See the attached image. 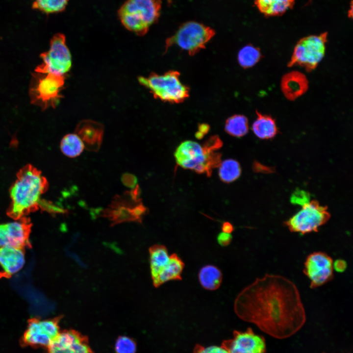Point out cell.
<instances>
[{"label": "cell", "mask_w": 353, "mask_h": 353, "mask_svg": "<svg viewBox=\"0 0 353 353\" xmlns=\"http://www.w3.org/2000/svg\"><path fill=\"white\" fill-rule=\"evenodd\" d=\"M328 33L302 38L295 45L287 66H299L307 72L314 70L323 58L326 52Z\"/></svg>", "instance_id": "obj_8"}, {"label": "cell", "mask_w": 353, "mask_h": 353, "mask_svg": "<svg viewBox=\"0 0 353 353\" xmlns=\"http://www.w3.org/2000/svg\"><path fill=\"white\" fill-rule=\"evenodd\" d=\"M180 73L170 70L159 75L151 73L148 76H140L139 83L146 87L154 98L171 103L183 102L189 96V87L180 80Z\"/></svg>", "instance_id": "obj_5"}, {"label": "cell", "mask_w": 353, "mask_h": 353, "mask_svg": "<svg viewBox=\"0 0 353 353\" xmlns=\"http://www.w3.org/2000/svg\"><path fill=\"white\" fill-rule=\"evenodd\" d=\"M139 201H133L128 191H126L122 196L115 195L108 206L101 210L100 215L109 220L111 227L124 222L139 223L133 211L134 205Z\"/></svg>", "instance_id": "obj_15"}, {"label": "cell", "mask_w": 353, "mask_h": 353, "mask_svg": "<svg viewBox=\"0 0 353 353\" xmlns=\"http://www.w3.org/2000/svg\"><path fill=\"white\" fill-rule=\"evenodd\" d=\"M25 258L21 248L6 246L0 248V267L3 273L12 276L25 265Z\"/></svg>", "instance_id": "obj_19"}, {"label": "cell", "mask_w": 353, "mask_h": 353, "mask_svg": "<svg viewBox=\"0 0 353 353\" xmlns=\"http://www.w3.org/2000/svg\"><path fill=\"white\" fill-rule=\"evenodd\" d=\"M185 264L182 260L176 253L170 255L168 262L152 280L154 287H158L163 283L171 280H182L181 275Z\"/></svg>", "instance_id": "obj_20"}, {"label": "cell", "mask_w": 353, "mask_h": 353, "mask_svg": "<svg viewBox=\"0 0 353 353\" xmlns=\"http://www.w3.org/2000/svg\"><path fill=\"white\" fill-rule=\"evenodd\" d=\"M59 318L32 319L21 338L23 346L47 348L58 335Z\"/></svg>", "instance_id": "obj_11"}, {"label": "cell", "mask_w": 353, "mask_h": 353, "mask_svg": "<svg viewBox=\"0 0 353 353\" xmlns=\"http://www.w3.org/2000/svg\"><path fill=\"white\" fill-rule=\"evenodd\" d=\"M241 173V169L238 161L228 159L221 162L219 165V176L224 182L230 183L236 180Z\"/></svg>", "instance_id": "obj_28"}, {"label": "cell", "mask_w": 353, "mask_h": 353, "mask_svg": "<svg viewBox=\"0 0 353 353\" xmlns=\"http://www.w3.org/2000/svg\"><path fill=\"white\" fill-rule=\"evenodd\" d=\"M222 145L217 135L210 137L202 146L193 141H184L175 152L176 162L183 168L210 176L212 169L221 162V154L216 151Z\"/></svg>", "instance_id": "obj_3"}, {"label": "cell", "mask_w": 353, "mask_h": 353, "mask_svg": "<svg viewBox=\"0 0 353 353\" xmlns=\"http://www.w3.org/2000/svg\"><path fill=\"white\" fill-rule=\"evenodd\" d=\"M234 230V227L232 225L228 222L223 223L222 226V232L231 233Z\"/></svg>", "instance_id": "obj_37"}, {"label": "cell", "mask_w": 353, "mask_h": 353, "mask_svg": "<svg viewBox=\"0 0 353 353\" xmlns=\"http://www.w3.org/2000/svg\"><path fill=\"white\" fill-rule=\"evenodd\" d=\"M149 254L151 277L153 280L168 262L170 255L167 248L160 244L151 247Z\"/></svg>", "instance_id": "obj_23"}, {"label": "cell", "mask_w": 353, "mask_h": 353, "mask_svg": "<svg viewBox=\"0 0 353 353\" xmlns=\"http://www.w3.org/2000/svg\"><path fill=\"white\" fill-rule=\"evenodd\" d=\"M30 224L24 217L0 224V248L11 246L22 248L28 243Z\"/></svg>", "instance_id": "obj_16"}, {"label": "cell", "mask_w": 353, "mask_h": 353, "mask_svg": "<svg viewBox=\"0 0 353 353\" xmlns=\"http://www.w3.org/2000/svg\"><path fill=\"white\" fill-rule=\"evenodd\" d=\"M69 0H35L32 8L47 14L63 11Z\"/></svg>", "instance_id": "obj_29"}, {"label": "cell", "mask_w": 353, "mask_h": 353, "mask_svg": "<svg viewBox=\"0 0 353 353\" xmlns=\"http://www.w3.org/2000/svg\"><path fill=\"white\" fill-rule=\"evenodd\" d=\"M280 88L284 97L293 101L304 94L308 88V81L302 73L296 71L285 74L282 77Z\"/></svg>", "instance_id": "obj_18"}, {"label": "cell", "mask_w": 353, "mask_h": 353, "mask_svg": "<svg viewBox=\"0 0 353 353\" xmlns=\"http://www.w3.org/2000/svg\"><path fill=\"white\" fill-rule=\"evenodd\" d=\"M48 188V181L39 170L30 165L25 166L10 188L8 215L19 219L39 208L53 214H68L67 209L42 199Z\"/></svg>", "instance_id": "obj_2"}, {"label": "cell", "mask_w": 353, "mask_h": 353, "mask_svg": "<svg viewBox=\"0 0 353 353\" xmlns=\"http://www.w3.org/2000/svg\"><path fill=\"white\" fill-rule=\"evenodd\" d=\"M60 148L66 156L74 158L79 156L84 149L83 142L76 133H69L62 139Z\"/></svg>", "instance_id": "obj_25"}, {"label": "cell", "mask_w": 353, "mask_h": 353, "mask_svg": "<svg viewBox=\"0 0 353 353\" xmlns=\"http://www.w3.org/2000/svg\"><path fill=\"white\" fill-rule=\"evenodd\" d=\"M122 182L126 186L133 188L137 184V178L133 174L126 173L121 178Z\"/></svg>", "instance_id": "obj_32"}, {"label": "cell", "mask_w": 353, "mask_h": 353, "mask_svg": "<svg viewBox=\"0 0 353 353\" xmlns=\"http://www.w3.org/2000/svg\"><path fill=\"white\" fill-rule=\"evenodd\" d=\"M225 130L233 137H243L249 130L248 118L241 114H235L229 117L226 121Z\"/></svg>", "instance_id": "obj_26"}, {"label": "cell", "mask_w": 353, "mask_h": 353, "mask_svg": "<svg viewBox=\"0 0 353 353\" xmlns=\"http://www.w3.org/2000/svg\"><path fill=\"white\" fill-rule=\"evenodd\" d=\"M210 127L209 126L206 124H201L198 126V130L196 133V137L199 139L202 138V137L208 133Z\"/></svg>", "instance_id": "obj_35"}, {"label": "cell", "mask_w": 353, "mask_h": 353, "mask_svg": "<svg viewBox=\"0 0 353 353\" xmlns=\"http://www.w3.org/2000/svg\"><path fill=\"white\" fill-rule=\"evenodd\" d=\"M42 62L35 72L64 76L72 65L71 55L66 44V38L62 33L55 34L50 40L49 50L41 54Z\"/></svg>", "instance_id": "obj_10"}, {"label": "cell", "mask_w": 353, "mask_h": 353, "mask_svg": "<svg viewBox=\"0 0 353 353\" xmlns=\"http://www.w3.org/2000/svg\"><path fill=\"white\" fill-rule=\"evenodd\" d=\"M64 76L36 73L32 75L29 94L31 102L45 110L54 107L61 96L64 84Z\"/></svg>", "instance_id": "obj_7"}, {"label": "cell", "mask_w": 353, "mask_h": 353, "mask_svg": "<svg viewBox=\"0 0 353 353\" xmlns=\"http://www.w3.org/2000/svg\"><path fill=\"white\" fill-rule=\"evenodd\" d=\"M162 0H127L118 10L122 25L138 35L147 33L160 15Z\"/></svg>", "instance_id": "obj_4"}, {"label": "cell", "mask_w": 353, "mask_h": 353, "mask_svg": "<svg viewBox=\"0 0 353 353\" xmlns=\"http://www.w3.org/2000/svg\"><path fill=\"white\" fill-rule=\"evenodd\" d=\"M330 218L328 207L313 200L303 204L302 209L285 221L284 224L291 232L305 234L318 232Z\"/></svg>", "instance_id": "obj_9"}, {"label": "cell", "mask_w": 353, "mask_h": 353, "mask_svg": "<svg viewBox=\"0 0 353 353\" xmlns=\"http://www.w3.org/2000/svg\"><path fill=\"white\" fill-rule=\"evenodd\" d=\"M128 192L131 199L133 201L135 202H138L141 200V199L140 198L141 189L138 184H136V186L130 191H128Z\"/></svg>", "instance_id": "obj_36"}, {"label": "cell", "mask_w": 353, "mask_h": 353, "mask_svg": "<svg viewBox=\"0 0 353 353\" xmlns=\"http://www.w3.org/2000/svg\"><path fill=\"white\" fill-rule=\"evenodd\" d=\"M221 346L228 353H266L264 338L251 328L244 331L234 330L233 338L224 340Z\"/></svg>", "instance_id": "obj_13"}, {"label": "cell", "mask_w": 353, "mask_h": 353, "mask_svg": "<svg viewBox=\"0 0 353 353\" xmlns=\"http://www.w3.org/2000/svg\"><path fill=\"white\" fill-rule=\"evenodd\" d=\"M295 0H255L259 11L266 16L281 15L292 8Z\"/></svg>", "instance_id": "obj_24"}, {"label": "cell", "mask_w": 353, "mask_h": 353, "mask_svg": "<svg viewBox=\"0 0 353 353\" xmlns=\"http://www.w3.org/2000/svg\"><path fill=\"white\" fill-rule=\"evenodd\" d=\"M114 349L116 353H135L136 343L132 338L120 336L115 342Z\"/></svg>", "instance_id": "obj_30"}, {"label": "cell", "mask_w": 353, "mask_h": 353, "mask_svg": "<svg viewBox=\"0 0 353 353\" xmlns=\"http://www.w3.org/2000/svg\"><path fill=\"white\" fill-rule=\"evenodd\" d=\"M333 270L339 273L344 272L347 267V264L345 260L342 259H337L333 262Z\"/></svg>", "instance_id": "obj_34"}, {"label": "cell", "mask_w": 353, "mask_h": 353, "mask_svg": "<svg viewBox=\"0 0 353 353\" xmlns=\"http://www.w3.org/2000/svg\"><path fill=\"white\" fill-rule=\"evenodd\" d=\"M198 279L201 285L204 289L216 290L221 286L223 274L217 266L207 264L200 269L198 273Z\"/></svg>", "instance_id": "obj_22"}, {"label": "cell", "mask_w": 353, "mask_h": 353, "mask_svg": "<svg viewBox=\"0 0 353 353\" xmlns=\"http://www.w3.org/2000/svg\"><path fill=\"white\" fill-rule=\"evenodd\" d=\"M257 117L252 125V130L258 138L270 139L278 133L275 119L271 115L256 111Z\"/></svg>", "instance_id": "obj_21"}, {"label": "cell", "mask_w": 353, "mask_h": 353, "mask_svg": "<svg viewBox=\"0 0 353 353\" xmlns=\"http://www.w3.org/2000/svg\"><path fill=\"white\" fill-rule=\"evenodd\" d=\"M235 314L276 338L289 337L306 321L305 309L295 284L281 275L256 278L237 296Z\"/></svg>", "instance_id": "obj_1"}, {"label": "cell", "mask_w": 353, "mask_h": 353, "mask_svg": "<svg viewBox=\"0 0 353 353\" xmlns=\"http://www.w3.org/2000/svg\"><path fill=\"white\" fill-rule=\"evenodd\" d=\"M75 133L83 142L84 149L88 151L98 152L102 143L104 127L98 122L83 120L77 125Z\"/></svg>", "instance_id": "obj_17"}, {"label": "cell", "mask_w": 353, "mask_h": 353, "mask_svg": "<svg viewBox=\"0 0 353 353\" xmlns=\"http://www.w3.org/2000/svg\"><path fill=\"white\" fill-rule=\"evenodd\" d=\"M193 353H228V352L222 346H212L204 347L200 345H196L194 349Z\"/></svg>", "instance_id": "obj_31"}, {"label": "cell", "mask_w": 353, "mask_h": 353, "mask_svg": "<svg viewBox=\"0 0 353 353\" xmlns=\"http://www.w3.org/2000/svg\"><path fill=\"white\" fill-rule=\"evenodd\" d=\"M48 353H94L88 338L78 331L66 329L58 335L47 348Z\"/></svg>", "instance_id": "obj_14"}, {"label": "cell", "mask_w": 353, "mask_h": 353, "mask_svg": "<svg viewBox=\"0 0 353 353\" xmlns=\"http://www.w3.org/2000/svg\"><path fill=\"white\" fill-rule=\"evenodd\" d=\"M215 34V30L209 26L197 22H187L166 40L165 50L176 45L193 56L203 49Z\"/></svg>", "instance_id": "obj_6"}, {"label": "cell", "mask_w": 353, "mask_h": 353, "mask_svg": "<svg viewBox=\"0 0 353 353\" xmlns=\"http://www.w3.org/2000/svg\"><path fill=\"white\" fill-rule=\"evenodd\" d=\"M262 58L260 49L251 44L243 47L239 50L237 56L239 65L244 69L254 66Z\"/></svg>", "instance_id": "obj_27"}, {"label": "cell", "mask_w": 353, "mask_h": 353, "mask_svg": "<svg viewBox=\"0 0 353 353\" xmlns=\"http://www.w3.org/2000/svg\"><path fill=\"white\" fill-rule=\"evenodd\" d=\"M333 259L323 252H314L307 256L303 273L310 281V287L315 289L332 280L334 277Z\"/></svg>", "instance_id": "obj_12"}, {"label": "cell", "mask_w": 353, "mask_h": 353, "mask_svg": "<svg viewBox=\"0 0 353 353\" xmlns=\"http://www.w3.org/2000/svg\"><path fill=\"white\" fill-rule=\"evenodd\" d=\"M232 237L231 233L221 232L217 237L218 243L221 246L226 247L229 245L232 241Z\"/></svg>", "instance_id": "obj_33"}]
</instances>
